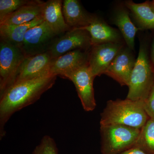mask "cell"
Returning a JSON list of instances; mask_svg holds the SVG:
<instances>
[{
  "label": "cell",
  "instance_id": "obj_11",
  "mask_svg": "<svg viewBox=\"0 0 154 154\" xmlns=\"http://www.w3.org/2000/svg\"><path fill=\"white\" fill-rule=\"evenodd\" d=\"M90 51L76 50L53 60L50 74L66 79L77 69L88 64Z\"/></svg>",
  "mask_w": 154,
  "mask_h": 154
},
{
  "label": "cell",
  "instance_id": "obj_18",
  "mask_svg": "<svg viewBox=\"0 0 154 154\" xmlns=\"http://www.w3.org/2000/svg\"><path fill=\"white\" fill-rule=\"evenodd\" d=\"M113 22L121 32L128 47L134 50L135 37L137 31L140 29L133 23L128 11L124 8L119 9L113 17Z\"/></svg>",
  "mask_w": 154,
  "mask_h": 154
},
{
  "label": "cell",
  "instance_id": "obj_25",
  "mask_svg": "<svg viewBox=\"0 0 154 154\" xmlns=\"http://www.w3.org/2000/svg\"><path fill=\"white\" fill-rule=\"evenodd\" d=\"M151 58V64L154 70V39L153 41L152 44Z\"/></svg>",
  "mask_w": 154,
  "mask_h": 154
},
{
  "label": "cell",
  "instance_id": "obj_8",
  "mask_svg": "<svg viewBox=\"0 0 154 154\" xmlns=\"http://www.w3.org/2000/svg\"><path fill=\"white\" fill-rule=\"evenodd\" d=\"M122 48L123 45L120 42H109L92 46L89 51L88 65L95 78L105 74Z\"/></svg>",
  "mask_w": 154,
  "mask_h": 154
},
{
  "label": "cell",
  "instance_id": "obj_3",
  "mask_svg": "<svg viewBox=\"0 0 154 154\" xmlns=\"http://www.w3.org/2000/svg\"><path fill=\"white\" fill-rule=\"evenodd\" d=\"M154 84V69L149 60L146 48L141 44L128 86V91L126 99L145 102Z\"/></svg>",
  "mask_w": 154,
  "mask_h": 154
},
{
  "label": "cell",
  "instance_id": "obj_26",
  "mask_svg": "<svg viewBox=\"0 0 154 154\" xmlns=\"http://www.w3.org/2000/svg\"><path fill=\"white\" fill-rule=\"evenodd\" d=\"M149 4L152 10L154 12V1L149 2Z\"/></svg>",
  "mask_w": 154,
  "mask_h": 154
},
{
  "label": "cell",
  "instance_id": "obj_1",
  "mask_svg": "<svg viewBox=\"0 0 154 154\" xmlns=\"http://www.w3.org/2000/svg\"><path fill=\"white\" fill-rule=\"evenodd\" d=\"M56 76L27 80L16 83L0 97V137L5 134V126L14 113L33 104L55 84Z\"/></svg>",
  "mask_w": 154,
  "mask_h": 154
},
{
  "label": "cell",
  "instance_id": "obj_23",
  "mask_svg": "<svg viewBox=\"0 0 154 154\" xmlns=\"http://www.w3.org/2000/svg\"><path fill=\"white\" fill-rule=\"evenodd\" d=\"M144 107L149 118L154 119V84L147 99L144 102Z\"/></svg>",
  "mask_w": 154,
  "mask_h": 154
},
{
  "label": "cell",
  "instance_id": "obj_5",
  "mask_svg": "<svg viewBox=\"0 0 154 154\" xmlns=\"http://www.w3.org/2000/svg\"><path fill=\"white\" fill-rule=\"evenodd\" d=\"M26 57L21 48L0 39V97L14 85Z\"/></svg>",
  "mask_w": 154,
  "mask_h": 154
},
{
  "label": "cell",
  "instance_id": "obj_17",
  "mask_svg": "<svg viewBox=\"0 0 154 154\" xmlns=\"http://www.w3.org/2000/svg\"><path fill=\"white\" fill-rule=\"evenodd\" d=\"M42 16L31 22L19 25H0V39L21 48L26 33L44 22Z\"/></svg>",
  "mask_w": 154,
  "mask_h": 154
},
{
  "label": "cell",
  "instance_id": "obj_24",
  "mask_svg": "<svg viewBox=\"0 0 154 154\" xmlns=\"http://www.w3.org/2000/svg\"><path fill=\"white\" fill-rule=\"evenodd\" d=\"M120 154H147L137 147H134L129 149Z\"/></svg>",
  "mask_w": 154,
  "mask_h": 154
},
{
  "label": "cell",
  "instance_id": "obj_9",
  "mask_svg": "<svg viewBox=\"0 0 154 154\" xmlns=\"http://www.w3.org/2000/svg\"><path fill=\"white\" fill-rule=\"evenodd\" d=\"M95 78L88 64L73 72L66 78L73 83L83 108L87 112L93 111L96 106L93 86Z\"/></svg>",
  "mask_w": 154,
  "mask_h": 154
},
{
  "label": "cell",
  "instance_id": "obj_15",
  "mask_svg": "<svg viewBox=\"0 0 154 154\" xmlns=\"http://www.w3.org/2000/svg\"><path fill=\"white\" fill-rule=\"evenodd\" d=\"M83 28L90 34L92 46L120 42L121 36L118 31L96 16L90 25Z\"/></svg>",
  "mask_w": 154,
  "mask_h": 154
},
{
  "label": "cell",
  "instance_id": "obj_20",
  "mask_svg": "<svg viewBox=\"0 0 154 154\" xmlns=\"http://www.w3.org/2000/svg\"><path fill=\"white\" fill-rule=\"evenodd\" d=\"M135 147L147 154H154V119L149 118L140 129Z\"/></svg>",
  "mask_w": 154,
  "mask_h": 154
},
{
  "label": "cell",
  "instance_id": "obj_21",
  "mask_svg": "<svg viewBox=\"0 0 154 154\" xmlns=\"http://www.w3.org/2000/svg\"><path fill=\"white\" fill-rule=\"evenodd\" d=\"M33 0H0V22L7 16L23 6L30 4Z\"/></svg>",
  "mask_w": 154,
  "mask_h": 154
},
{
  "label": "cell",
  "instance_id": "obj_12",
  "mask_svg": "<svg viewBox=\"0 0 154 154\" xmlns=\"http://www.w3.org/2000/svg\"><path fill=\"white\" fill-rule=\"evenodd\" d=\"M136 60L128 48H122L112 61L105 74L121 86H128Z\"/></svg>",
  "mask_w": 154,
  "mask_h": 154
},
{
  "label": "cell",
  "instance_id": "obj_7",
  "mask_svg": "<svg viewBox=\"0 0 154 154\" xmlns=\"http://www.w3.org/2000/svg\"><path fill=\"white\" fill-rule=\"evenodd\" d=\"M58 36L44 21L27 31L21 49L26 57L44 53Z\"/></svg>",
  "mask_w": 154,
  "mask_h": 154
},
{
  "label": "cell",
  "instance_id": "obj_22",
  "mask_svg": "<svg viewBox=\"0 0 154 154\" xmlns=\"http://www.w3.org/2000/svg\"><path fill=\"white\" fill-rule=\"evenodd\" d=\"M31 154H58V149L54 139L45 135Z\"/></svg>",
  "mask_w": 154,
  "mask_h": 154
},
{
  "label": "cell",
  "instance_id": "obj_13",
  "mask_svg": "<svg viewBox=\"0 0 154 154\" xmlns=\"http://www.w3.org/2000/svg\"><path fill=\"white\" fill-rule=\"evenodd\" d=\"M62 11L66 23L71 30L88 26L95 17L86 11L78 0L63 1Z\"/></svg>",
  "mask_w": 154,
  "mask_h": 154
},
{
  "label": "cell",
  "instance_id": "obj_6",
  "mask_svg": "<svg viewBox=\"0 0 154 154\" xmlns=\"http://www.w3.org/2000/svg\"><path fill=\"white\" fill-rule=\"evenodd\" d=\"M92 47L91 36L83 28L72 29L59 35L47 52L53 59L76 50L90 51Z\"/></svg>",
  "mask_w": 154,
  "mask_h": 154
},
{
  "label": "cell",
  "instance_id": "obj_4",
  "mask_svg": "<svg viewBox=\"0 0 154 154\" xmlns=\"http://www.w3.org/2000/svg\"><path fill=\"white\" fill-rule=\"evenodd\" d=\"M140 129L122 125H100L102 154H120L134 147Z\"/></svg>",
  "mask_w": 154,
  "mask_h": 154
},
{
  "label": "cell",
  "instance_id": "obj_19",
  "mask_svg": "<svg viewBox=\"0 0 154 154\" xmlns=\"http://www.w3.org/2000/svg\"><path fill=\"white\" fill-rule=\"evenodd\" d=\"M125 5L132 13L140 30L154 29V12L149 2L137 4L128 1L125 2Z\"/></svg>",
  "mask_w": 154,
  "mask_h": 154
},
{
  "label": "cell",
  "instance_id": "obj_2",
  "mask_svg": "<svg viewBox=\"0 0 154 154\" xmlns=\"http://www.w3.org/2000/svg\"><path fill=\"white\" fill-rule=\"evenodd\" d=\"M149 119L144 102L126 99L107 101L101 114L100 125H122L140 129Z\"/></svg>",
  "mask_w": 154,
  "mask_h": 154
},
{
  "label": "cell",
  "instance_id": "obj_14",
  "mask_svg": "<svg viewBox=\"0 0 154 154\" xmlns=\"http://www.w3.org/2000/svg\"><path fill=\"white\" fill-rule=\"evenodd\" d=\"M63 2L61 0H48L45 2L42 14L44 22L58 35L71 30L64 18Z\"/></svg>",
  "mask_w": 154,
  "mask_h": 154
},
{
  "label": "cell",
  "instance_id": "obj_10",
  "mask_svg": "<svg viewBox=\"0 0 154 154\" xmlns=\"http://www.w3.org/2000/svg\"><path fill=\"white\" fill-rule=\"evenodd\" d=\"M53 60L47 52L26 57L19 69L14 84L51 75L50 71Z\"/></svg>",
  "mask_w": 154,
  "mask_h": 154
},
{
  "label": "cell",
  "instance_id": "obj_16",
  "mask_svg": "<svg viewBox=\"0 0 154 154\" xmlns=\"http://www.w3.org/2000/svg\"><path fill=\"white\" fill-rule=\"evenodd\" d=\"M45 2L33 0L5 17L0 25H19L31 22L42 16Z\"/></svg>",
  "mask_w": 154,
  "mask_h": 154
}]
</instances>
